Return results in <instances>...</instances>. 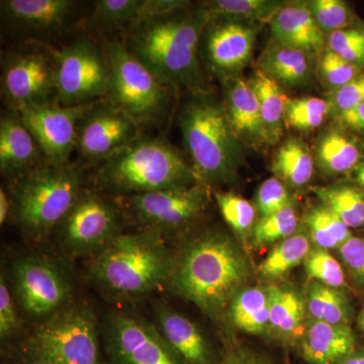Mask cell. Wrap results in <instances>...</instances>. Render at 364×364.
Here are the masks:
<instances>
[{
  "mask_svg": "<svg viewBox=\"0 0 364 364\" xmlns=\"http://www.w3.org/2000/svg\"><path fill=\"white\" fill-rule=\"evenodd\" d=\"M252 272L238 242L220 230H208L176 252L167 284L172 293L217 318L227 312L236 294L247 287Z\"/></svg>",
  "mask_w": 364,
  "mask_h": 364,
  "instance_id": "cell-1",
  "label": "cell"
},
{
  "mask_svg": "<svg viewBox=\"0 0 364 364\" xmlns=\"http://www.w3.org/2000/svg\"><path fill=\"white\" fill-rule=\"evenodd\" d=\"M186 11L136 23L124 44L167 85L205 92L198 52L207 20L200 9Z\"/></svg>",
  "mask_w": 364,
  "mask_h": 364,
  "instance_id": "cell-2",
  "label": "cell"
},
{
  "mask_svg": "<svg viewBox=\"0 0 364 364\" xmlns=\"http://www.w3.org/2000/svg\"><path fill=\"white\" fill-rule=\"evenodd\" d=\"M176 253L153 232L123 234L91 261V279L116 299H135L167 284Z\"/></svg>",
  "mask_w": 364,
  "mask_h": 364,
  "instance_id": "cell-3",
  "label": "cell"
},
{
  "mask_svg": "<svg viewBox=\"0 0 364 364\" xmlns=\"http://www.w3.org/2000/svg\"><path fill=\"white\" fill-rule=\"evenodd\" d=\"M183 144L198 181L223 186L235 181L244 152L224 104L205 92L193 93L178 116Z\"/></svg>",
  "mask_w": 364,
  "mask_h": 364,
  "instance_id": "cell-4",
  "label": "cell"
},
{
  "mask_svg": "<svg viewBox=\"0 0 364 364\" xmlns=\"http://www.w3.org/2000/svg\"><path fill=\"white\" fill-rule=\"evenodd\" d=\"M198 181L191 165L167 141L144 136L97 167L95 186L107 196L186 188Z\"/></svg>",
  "mask_w": 364,
  "mask_h": 364,
  "instance_id": "cell-5",
  "label": "cell"
},
{
  "mask_svg": "<svg viewBox=\"0 0 364 364\" xmlns=\"http://www.w3.org/2000/svg\"><path fill=\"white\" fill-rule=\"evenodd\" d=\"M85 171L76 163L45 161L9 183L14 220L30 241L40 243L56 231L85 189Z\"/></svg>",
  "mask_w": 364,
  "mask_h": 364,
  "instance_id": "cell-6",
  "label": "cell"
},
{
  "mask_svg": "<svg viewBox=\"0 0 364 364\" xmlns=\"http://www.w3.org/2000/svg\"><path fill=\"white\" fill-rule=\"evenodd\" d=\"M109 80L105 102L141 127L159 124L166 117L174 87L157 77L119 41L102 43Z\"/></svg>",
  "mask_w": 364,
  "mask_h": 364,
  "instance_id": "cell-7",
  "label": "cell"
},
{
  "mask_svg": "<svg viewBox=\"0 0 364 364\" xmlns=\"http://www.w3.org/2000/svg\"><path fill=\"white\" fill-rule=\"evenodd\" d=\"M23 349L52 364H102L97 318L85 304H70L40 322Z\"/></svg>",
  "mask_w": 364,
  "mask_h": 364,
  "instance_id": "cell-8",
  "label": "cell"
},
{
  "mask_svg": "<svg viewBox=\"0 0 364 364\" xmlns=\"http://www.w3.org/2000/svg\"><path fill=\"white\" fill-rule=\"evenodd\" d=\"M56 51L44 43L23 42L2 54L0 87L6 107L18 112L58 102Z\"/></svg>",
  "mask_w": 364,
  "mask_h": 364,
  "instance_id": "cell-9",
  "label": "cell"
},
{
  "mask_svg": "<svg viewBox=\"0 0 364 364\" xmlns=\"http://www.w3.org/2000/svg\"><path fill=\"white\" fill-rule=\"evenodd\" d=\"M126 215L121 205L97 189H83L56 230L70 258L95 257L122 234Z\"/></svg>",
  "mask_w": 364,
  "mask_h": 364,
  "instance_id": "cell-10",
  "label": "cell"
},
{
  "mask_svg": "<svg viewBox=\"0 0 364 364\" xmlns=\"http://www.w3.org/2000/svg\"><path fill=\"white\" fill-rule=\"evenodd\" d=\"M109 71L104 47L88 33H80L56 51L57 100L65 107L105 100Z\"/></svg>",
  "mask_w": 364,
  "mask_h": 364,
  "instance_id": "cell-11",
  "label": "cell"
},
{
  "mask_svg": "<svg viewBox=\"0 0 364 364\" xmlns=\"http://www.w3.org/2000/svg\"><path fill=\"white\" fill-rule=\"evenodd\" d=\"M11 287L18 308L32 320H47L71 304L69 273L47 255L18 258L11 268Z\"/></svg>",
  "mask_w": 364,
  "mask_h": 364,
  "instance_id": "cell-12",
  "label": "cell"
},
{
  "mask_svg": "<svg viewBox=\"0 0 364 364\" xmlns=\"http://www.w3.org/2000/svg\"><path fill=\"white\" fill-rule=\"evenodd\" d=\"M126 218L143 231L165 235L183 229L205 213L210 203L208 186L196 182L186 188L164 189L119 198Z\"/></svg>",
  "mask_w": 364,
  "mask_h": 364,
  "instance_id": "cell-13",
  "label": "cell"
},
{
  "mask_svg": "<svg viewBox=\"0 0 364 364\" xmlns=\"http://www.w3.org/2000/svg\"><path fill=\"white\" fill-rule=\"evenodd\" d=\"M104 345L107 364H188L155 324L126 311L105 321Z\"/></svg>",
  "mask_w": 364,
  "mask_h": 364,
  "instance_id": "cell-14",
  "label": "cell"
},
{
  "mask_svg": "<svg viewBox=\"0 0 364 364\" xmlns=\"http://www.w3.org/2000/svg\"><path fill=\"white\" fill-rule=\"evenodd\" d=\"M77 7L73 0H1L2 36L16 43L49 44L70 28Z\"/></svg>",
  "mask_w": 364,
  "mask_h": 364,
  "instance_id": "cell-15",
  "label": "cell"
},
{
  "mask_svg": "<svg viewBox=\"0 0 364 364\" xmlns=\"http://www.w3.org/2000/svg\"><path fill=\"white\" fill-rule=\"evenodd\" d=\"M140 124L105 102H93L80 119L76 152L85 164L97 167L140 138Z\"/></svg>",
  "mask_w": 364,
  "mask_h": 364,
  "instance_id": "cell-16",
  "label": "cell"
},
{
  "mask_svg": "<svg viewBox=\"0 0 364 364\" xmlns=\"http://www.w3.org/2000/svg\"><path fill=\"white\" fill-rule=\"evenodd\" d=\"M91 105L65 107L53 102L25 109L18 114L39 144L46 160L54 164H67L76 150L80 119Z\"/></svg>",
  "mask_w": 364,
  "mask_h": 364,
  "instance_id": "cell-17",
  "label": "cell"
},
{
  "mask_svg": "<svg viewBox=\"0 0 364 364\" xmlns=\"http://www.w3.org/2000/svg\"><path fill=\"white\" fill-rule=\"evenodd\" d=\"M256 33L237 21L210 20L203 28V54L210 70L223 79L236 76L251 60Z\"/></svg>",
  "mask_w": 364,
  "mask_h": 364,
  "instance_id": "cell-18",
  "label": "cell"
},
{
  "mask_svg": "<svg viewBox=\"0 0 364 364\" xmlns=\"http://www.w3.org/2000/svg\"><path fill=\"white\" fill-rule=\"evenodd\" d=\"M47 161L20 114L6 107L0 117V172L9 183Z\"/></svg>",
  "mask_w": 364,
  "mask_h": 364,
  "instance_id": "cell-19",
  "label": "cell"
},
{
  "mask_svg": "<svg viewBox=\"0 0 364 364\" xmlns=\"http://www.w3.org/2000/svg\"><path fill=\"white\" fill-rule=\"evenodd\" d=\"M224 104L232 128L242 144L257 146L267 144L259 102L247 80L237 76L223 79Z\"/></svg>",
  "mask_w": 364,
  "mask_h": 364,
  "instance_id": "cell-20",
  "label": "cell"
},
{
  "mask_svg": "<svg viewBox=\"0 0 364 364\" xmlns=\"http://www.w3.org/2000/svg\"><path fill=\"white\" fill-rule=\"evenodd\" d=\"M155 326L188 364H214L212 349L202 330L186 316L157 304Z\"/></svg>",
  "mask_w": 364,
  "mask_h": 364,
  "instance_id": "cell-21",
  "label": "cell"
},
{
  "mask_svg": "<svg viewBox=\"0 0 364 364\" xmlns=\"http://www.w3.org/2000/svg\"><path fill=\"white\" fill-rule=\"evenodd\" d=\"M272 40L317 54L325 45L324 32L316 23L308 4L282 6L270 21Z\"/></svg>",
  "mask_w": 364,
  "mask_h": 364,
  "instance_id": "cell-22",
  "label": "cell"
},
{
  "mask_svg": "<svg viewBox=\"0 0 364 364\" xmlns=\"http://www.w3.org/2000/svg\"><path fill=\"white\" fill-rule=\"evenodd\" d=\"M299 344L306 363L340 364L353 353L355 338L348 325H330L308 318Z\"/></svg>",
  "mask_w": 364,
  "mask_h": 364,
  "instance_id": "cell-23",
  "label": "cell"
},
{
  "mask_svg": "<svg viewBox=\"0 0 364 364\" xmlns=\"http://www.w3.org/2000/svg\"><path fill=\"white\" fill-rule=\"evenodd\" d=\"M269 330L287 344L301 343L308 325L305 298L289 286L268 284Z\"/></svg>",
  "mask_w": 364,
  "mask_h": 364,
  "instance_id": "cell-24",
  "label": "cell"
},
{
  "mask_svg": "<svg viewBox=\"0 0 364 364\" xmlns=\"http://www.w3.org/2000/svg\"><path fill=\"white\" fill-rule=\"evenodd\" d=\"M259 70L282 85H306L312 74L311 54L272 40L258 60Z\"/></svg>",
  "mask_w": 364,
  "mask_h": 364,
  "instance_id": "cell-25",
  "label": "cell"
},
{
  "mask_svg": "<svg viewBox=\"0 0 364 364\" xmlns=\"http://www.w3.org/2000/svg\"><path fill=\"white\" fill-rule=\"evenodd\" d=\"M269 310L268 287H246L236 294L226 313L237 329L261 335L269 330Z\"/></svg>",
  "mask_w": 364,
  "mask_h": 364,
  "instance_id": "cell-26",
  "label": "cell"
},
{
  "mask_svg": "<svg viewBox=\"0 0 364 364\" xmlns=\"http://www.w3.org/2000/svg\"><path fill=\"white\" fill-rule=\"evenodd\" d=\"M248 82L257 95L267 144H277L284 133L287 98L279 83L259 69Z\"/></svg>",
  "mask_w": 364,
  "mask_h": 364,
  "instance_id": "cell-27",
  "label": "cell"
},
{
  "mask_svg": "<svg viewBox=\"0 0 364 364\" xmlns=\"http://www.w3.org/2000/svg\"><path fill=\"white\" fill-rule=\"evenodd\" d=\"M310 237L296 233L279 242L258 265L257 275L263 282L272 284L286 277L287 273L306 260L311 251Z\"/></svg>",
  "mask_w": 364,
  "mask_h": 364,
  "instance_id": "cell-28",
  "label": "cell"
},
{
  "mask_svg": "<svg viewBox=\"0 0 364 364\" xmlns=\"http://www.w3.org/2000/svg\"><path fill=\"white\" fill-rule=\"evenodd\" d=\"M143 0H98L85 21L86 33L107 35L130 28L138 21Z\"/></svg>",
  "mask_w": 364,
  "mask_h": 364,
  "instance_id": "cell-29",
  "label": "cell"
},
{
  "mask_svg": "<svg viewBox=\"0 0 364 364\" xmlns=\"http://www.w3.org/2000/svg\"><path fill=\"white\" fill-rule=\"evenodd\" d=\"M272 169L282 181L294 188H301L312 179L315 163L306 144L293 138L287 140L277 150Z\"/></svg>",
  "mask_w": 364,
  "mask_h": 364,
  "instance_id": "cell-30",
  "label": "cell"
},
{
  "mask_svg": "<svg viewBox=\"0 0 364 364\" xmlns=\"http://www.w3.org/2000/svg\"><path fill=\"white\" fill-rule=\"evenodd\" d=\"M305 301L309 318L330 325L348 324V301L340 289L311 280Z\"/></svg>",
  "mask_w": 364,
  "mask_h": 364,
  "instance_id": "cell-31",
  "label": "cell"
},
{
  "mask_svg": "<svg viewBox=\"0 0 364 364\" xmlns=\"http://www.w3.org/2000/svg\"><path fill=\"white\" fill-rule=\"evenodd\" d=\"M282 4L268 0H212L202 2L200 13L205 20L272 21Z\"/></svg>",
  "mask_w": 364,
  "mask_h": 364,
  "instance_id": "cell-32",
  "label": "cell"
},
{
  "mask_svg": "<svg viewBox=\"0 0 364 364\" xmlns=\"http://www.w3.org/2000/svg\"><path fill=\"white\" fill-rule=\"evenodd\" d=\"M359 159L358 146L339 132H328L318 144V165L326 173H344L354 168Z\"/></svg>",
  "mask_w": 364,
  "mask_h": 364,
  "instance_id": "cell-33",
  "label": "cell"
},
{
  "mask_svg": "<svg viewBox=\"0 0 364 364\" xmlns=\"http://www.w3.org/2000/svg\"><path fill=\"white\" fill-rule=\"evenodd\" d=\"M305 224L310 240L318 248L338 249L351 237L350 229L323 203L306 213Z\"/></svg>",
  "mask_w": 364,
  "mask_h": 364,
  "instance_id": "cell-34",
  "label": "cell"
},
{
  "mask_svg": "<svg viewBox=\"0 0 364 364\" xmlns=\"http://www.w3.org/2000/svg\"><path fill=\"white\" fill-rule=\"evenodd\" d=\"M314 193L349 229L364 225V196L351 186H333L314 188Z\"/></svg>",
  "mask_w": 364,
  "mask_h": 364,
  "instance_id": "cell-35",
  "label": "cell"
},
{
  "mask_svg": "<svg viewBox=\"0 0 364 364\" xmlns=\"http://www.w3.org/2000/svg\"><path fill=\"white\" fill-rule=\"evenodd\" d=\"M299 227V217L293 203H289L275 214L260 218L251 234L254 247L261 248L279 243L296 234Z\"/></svg>",
  "mask_w": 364,
  "mask_h": 364,
  "instance_id": "cell-36",
  "label": "cell"
},
{
  "mask_svg": "<svg viewBox=\"0 0 364 364\" xmlns=\"http://www.w3.org/2000/svg\"><path fill=\"white\" fill-rule=\"evenodd\" d=\"M215 202L225 222L242 243H247L255 226V208L247 200L232 193H215Z\"/></svg>",
  "mask_w": 364,
  "mask_h": 364,
  "instance_id": "cell-37",
  "label": "cell"
},
{
  "mask_svg": "<svg viewBox=\"0 0 364 364\" xmlns=\"http://www.w3.org/2000/svg\"><path fill=\"white\" fill-rule=\"evenodd\" d=\"M329 105L318 97H301L287 100L286 123L299 131H312L324 123Z\"/></svg>",
  "mask_w": 364,
  "mask_h": 364,
  "instance_id": "cell-38",
  "label": "cell"
},
{
  "mask_svg": "<svg viewBox=\"0 0 364 364\" xmlns=\"http://www.w3.org/2000/svg\"><path fill=\"white\" fill-rule=\"evenodd\" d=\"M306 275L314 282L325 286L341 289L345 286L344 270L329 251L322 248L311 249L304 261Z\"/></svg>",
  "mask_w": 364,
  "mask_h": 364,
  "instance_id": "cell-39",
  "label": "cell"
},
{
  "mask_svg": "<svg viewBox=\"0 0 364 364\" xmlns=\"http://www.w3.org/2000/svg\"><path fill=\"white\" fill-rule=\"evenodd\" d=\"M308 7L323 32H335L348 28L352 21L349 6L340 0H314Z\"/></svg>",
  "mask_w": 364,
  "mask_h": 364,
  "instance_id": "cell-40",
  "label": "cell"
},
{
  "mask_svg": "<svg viewBox=\"0 0 364 364\" xmlns=\"http://www.w3.org/2000/svg\"><path fill=\"white\" fill-rule=\"evenodd\" d=\"M328 49L336 53L349 63L364 67V31L360 28H343L328 36Z\"/></svg>",
  "mask_w": 364,
  "mask_h": 364,
  "instance_id": "cell-41",
  "label": "cell"
},
{
  "mask_svg": "<svg viewBox=\"0 0 364 364\" xmlns=\"http://www.w3.org/2000/svg\"><path fill=\"white\" fill-rule=\"evenodd\" d=\"M318 70L328 85L338 90L358 76L360 68L349 63L331 50L326 49L321 56Z\"/></svg>",
  "mask_w": 364,
  "mask_h": 364,
  "instance_id": "cell-42",
  "label": "cell"
},
{
  "mask_svg": "<svg viewBox=\"0 0 364 364\" xmlns=\"http://www.w3.org/2000/svg\"><path fill=\"white\" fill-rule=\"evenodd\" d=\"M18 306L11 291L6 273L0 275V338L1 341L13 338L21 330Z\"/></svg>",
  "mask_w": 364,
  "mask_h": 364,
  "instance_id": "cell-43",
  "label": "cell"
},
{
  "mask_svg": "<svg viewBox=\"0 0 364 364\" xmlns=\"http://www.w3.org/2000/svg\"><path fill=\"white\" fill-rule=\"evenodd\" d=\"M291 202L284 184L277 177L263 181L256 196V208L261 218L275 214L289 205Z\"/></svg>",
  "mask_w": 364,
  "mask_h": 364,
  "instance_id": "cell-44",
  "label": "cell"
},
{
  "mask_svg": "<svg viewBox=\"0 0 364 364\" xmlns=\"http://www.w3.org/2000/svg\"><path fill=\"white\" fill-rule=\"evenodd\" d=\"M340 257L356 279L364 284V240L351 236L338 248Z\"/></svg>",
  "mask_w": 364,
  "mask_h": 364,
  "instance_id": "cell-45",
  "label": "cell"
},
{
  "mask_svg": "<svg viewBox=\"0 0 364 364\" xmlns=\"http://www.w3.org/2000/svg\"><path fill=\"white\" fill-rule=\"evenodd\" d=\"M333 102L340 114L364 104V74L335 90Z\"/></svg>",
  "mask_w": 364,
  "mask_h": 364,
  "instance_id": "cell-46",
  "label": "cell"
},
{
  "mask_svg": "<svg viewBox=\"0 0 364 364\" xmlns=\"http://www.w3.org/2000/svg\"><path fill=\"white\" fill-rule=\"evenodd\" d=\"M189 6L191 2L184 0H143L136 23L184 11Z\"/></svg>",
  "mask_w": 364,
  "mask_h": 364,
  "instance_id": "cell-47",
  "label": "cell"
},
{
  "mask_svg": "<svg viewBox=\"0 0 364 364\" xmlns=\"http://www.w3.org/2000/svg\"><path fill=\"white\" fill-rule=\"evenodd\" d=\"M222 364H268L264 359L247 350L235 351L227 356Z\"/></svg>",
  "mask_w": 364,
  "mask_h": 364,
  "instance_id": "cell-48",
  "label": "cell"
},
{
  "mask_svg": "<svg viewBox=\"0 0 364 364\" xmlns=\"http://www.w3.org/2000/svg\"><path fill=\"white\" fill-rule=\"evenodd\" d=\"M345 124L354 130H364V104L340 114Z\"/></svg>",
  "mask_w": 364,
  "mask_h": 364,
  "instance_id": "cell-49",
  "label": "cell"
},
{
  "mask_svg": "<svg viewBox=\"0 0 364 364\" xmlns=\"http://www.w3.org/2000/svg\"><path fill=\"white\" fill-rule=\"evenodd\" d=\"M13 214V200L4 188H0V224L4 225Z\"/></svg>",
  "mask_w": 364,
  "mask_h": 364,
  "instance_id": "cell-50",
  "label": "cell"
},
{
  "mask_svg": "<svg viewBox=\"0 0 364 364\" xmlns=\"http://www.w3.org/2000/svg\"><path fill=\"white\" fill-rule=\"evenodd\" d=\"M9 364H52L45 359L39 358V356L33 355L32 353H28L25 350L21 351L20 358H16L13 363Z\"/></svg>",
  "mask_w": 364,
  "mask_h": 364,
  "instance_id": "cell-51",
  "label": "cell"
},
{
  "mask_svg": "<svg viewBox=\"0 0 364 364\" xmlns=\"http://www.w3.org/2000/svg\"><path fill=\"white\" fill-rule=\"evenodd\" d=\"M340 364H364V352H353Z\"/></svg>",
  "mask_w": 364,
  "mask_h": 364,
  "instance_id": "cell-52",
  "label": "cell"
},
{
  "mask_svg": "<svg viewBox=\"0 0 364 364\" xmlns=\"http://www.w3.org/2000/svg\"><path fill=\"white\" fill-rule=\"evenodd\" d=\"M356 179H358L359 186H360L364 191V163L359 165L358 170H356Z\"/></svg>",
  "mask_w": 364,
  "mask_h": 364,
  "instance_id": "cell-53",
  "label": "cell"
},
{
  "mask_svg": "<svg viewBox=\"0 0 364 364\" xmlns=\"http://www.w3.org/2000/svg\"><path fill=\"white\" fill-rule=\"evenodd\" d=\"M358 324L360 326L361 329L364 331V309L363 312L360 313L358 318Z\"/></svg>",
  "mask_w": 364,
  "mask_h": 364,
  "instance_id": "cell-54",
  "label": "cell"
}]
</instances>
